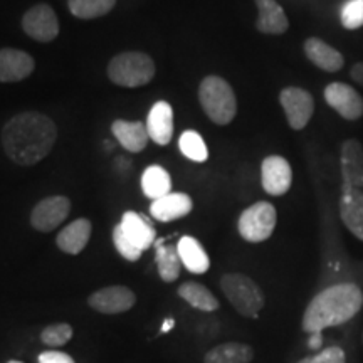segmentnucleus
<instances>
[{
    "instance_id": "1a4fd4ad",
    "label": "nucleus",
    "mask_w": 363,
    "mask_h": 363,
    "mask_svg": "<svg viewBox=\"0 0 363 363\" xmlns=\"http://www.w3.org/2000/svg\"><path fill=\"white\" fill-rule=\"evenodd\" d=\"M71 212V201L65 195H54L40 201L30 214V225L39 233H51L66 220Z\"/></svg>"
},
{
    "instance_id": "9d476101",
    "label": "nucleus",
    "mask_w": 363,
    "mask_h": 363,
    "mask_svg": "<svg viewBox=\"0 0 363 363\" xmlns=\"http://www.w3.org/2000/svg\"><path fill=\"white\" fill-rule=\"evenodd\" d=\"M136 296L126 286H108L88 298V305L103 315H120L135 306Z\"/></svg>"
},
{
    "instance_id": "c9c22d12",
    "label": "nucleus",
    "mask_w": 363,
    "mask_h": 363,
    "mask_svg": "<svg viewBox=\"0 0 363 363\" xmlns=\"http://www.w3.org/2000/svg\"><path fill=\"white\" fill-rule=\"evenodd\" d=\"M321 343H323V337H321V333H313L310 342H308L311 350H318V348H321Z\"/></svg>"
},
{
    "instance_id": "ddd939ff",
    "label": "nucleus",
    "mask_w": 363,
    "mask_h": 363,
    "mask_svg": "<svg viewBox=\"0 0 363 363\" xmlns=\"http://www.w3.org/2000/svg\"><path fill=\"white\" fill-rule=\"evenodd\" d=\"M35 67V61L30 54L19 49H0V83H17L29 78Z\"/></svg>"
},
{
    "instance_id": "20e7f679",
    "label": "nucleus",
    "mask_w": 363,
    "mask_h": 363,
    "mask_svg": "<svg viewBox=\"0 0 363 363\" xmlns=\"http://www.w3.org/2000/svg\"><path fill=\"white\" fill-rule=\"evenodd\" d=\"M220 289L239 315L246 318H257L264 308L266 298L262 289L254 279L240 272H229L220 279Z\"/></svg>"
},
{
    "instance_id": "a878e982",
    "label": "nucleus",
    "mask_w": 363,
    "mask_h": 363,
    "mask_svg": "<svg viewBox=\"0 0 363 363\" xmlns=\"http://www.w3.org/2000/svg\"><path fill=\"white\" fill-rule=\"evenodd\" d=\"M179 296L185 299L190 306L197 308L201 311L211 313L219 310V299L201 283H192V281L184 283L179 288Z\"/></svg>"
},
{
    "instance_id": "f257e3e1",
    "label": "nucleus",
    "mask_w": 363,
    "mask_h": 363,
    "mask_svg": "<svg viewBox=\"0 0 363 363\" xmlns=\"http://www.w3.org/2000/svg\"><path fill=\"white\" fill-rule=\"evenodd\" d=\"M57 138V128L49 116L38 111L16 115L4 125L2 147L13 163L30 167L49 155Z\"/></svg>"
},
{
    "instance_id": "412c9836",
    "label": "nucleus",
    "mask_w": 363,
    "mask_h": 363,
    "mask_svg": "<svg viewBox=\"0 0 363 363\" xmlns=\"http://www.w3.org/2000/svg\"><path fill=\"white\" fill-rule=\"evenodd\" d=\"M91 230H93V225H91V222L88 219H76L57 234V247L61 249L62 252L76 256V254H79L86 246H88Z\"/></svg>"
},
{
    "instance_id": "f704fd0d",
    "label": "nucleus",
    "mask_w": 363,
    "mask_h": 363,
    "mask_svg": "<svg viewBox=\"0 0 363 363\" xmlns=\"http://www.w3.org/2000/svg\"><path fill=\"white\" fill-rule=\"evenodd\" d=\"M350 74H352V79L355 81V83L363 86V62H357V65L352 67Z\"/></svg>"
},
{
    "instance_id": "4c0bfd02",
    "label": "nucleus",
    "mask_w": 363,
    "mask_h": 363,
    "mask_svg": "<svg viewBox=\"0 0 363 363\" xmlns=\"http://www.w3.org/2000/svg\"><path fill=\"white\" fill-rule=\"evenodd\" d=\"M298 363H315V360H313V357H306L303 358V360H299Z\"/></svg>"
},
{
    "instance_id": "39448f33",
    "label": "nucleus",
    "mask_w": 363,
    "mask_h": 363,
    "mask_svg": "<svg viewBox=\"0 0 363 363\" xmlns=\"http://www.w3.org/2000/svg\"><path fill=\"white\" fill-rule=\"evenodd\" d=\"M155 76V62L143 52L118 54L108 65V78L123 88H140Z\"/></svg>"
},
{
    "instance_id": "6e6552de",
    "label": "nucleus",
    "mask_w": 363,
    "mask_h": 363,
    "mask_svg": "<svg viewBox=\"0 0 363 363\" xmlns=\"http://www.w3.org/2000/svg\"><path fill=\"white\" fill-rule=\"evenodd\" d=\"M279 103L293 130H303L310 123L313 111H315V99L306 89L286 88L281 91Z\"/></svg>"
},
{
    "instance_id": "f03ea898",
    "label": "nucleus",
    "mask_w": 363,
    "mask_h": 363,
    "mask_svg": "<svg viewBox=\"0 0 363 363\" xmlns=\"http://www.w3.org/2000/svg\"><path fill=\"white\" fill-rule=\"evenodd\" d=\"M363 306V293L357 284L340 283L323 289L311 299L303 315L306 333H321L325 328L350 321Z\"/></svg>"
},
{
    "instance_id": "f8f14e48",
    "label": "nucleus",
    "mask_w": 363,
    "mask_h": 363,
    "mask_svg": "<svg viewBox=\"0 0 363 363\" xmlns=\"http://www.w3.org/2000/svg\"><path fill=\"white\" fill-rule=\"evenodd\" d=\"M262 189L269 195L279 197L291 189L293 170L288 160L279 155H271L264 158L261 165Z\"/></svg>"
},
{
    "instance_id": "2eb2a0df",
    "label": "nucleus",
    "mask_w": 363,
    "mask_h": 363,
    "mask_svg": "<svg viewBox=\"0 0 363 363\" xmlns=\"http://www.w3.org/2000/svg\"><path fill=\"white\" fill-rule=\"evenodd\" d=\"M147 131L150 140H153L157 145L170 143L174 136V110L170 103L158 101L153 104V108L148 113L147 118Z\"/></svg>"
},
{
    "instance_id": "cd10ccee",
    "label": "nucleus",
    "mask_w": 363,
    "mask_h": 363,
    "mask_svg": "<svg viewBox=\"0 0 363 363\" xmlns=\"http://www.w3.org/2000/svg\"><path fill=\"white\" fill-rule=\"evenodd\" d=\"M67 6L78 19H96L106 16L116 6V0H67Z\"/></svg>"
},
{
    "instance_id": "4be33fe9",
    "label": "nucleus",
    "mask_w": 363,
    "mask_h": 363,
    "mask_svg": "<svg viewBox=\"0 0 363 363\" xmlns=\"http://www.w3.org/2000/svg\"><path fill=\"white\" fill-rule=\"evenodd\" d=\"M120 225L126 234V238H128L142 252L147 251V249L153 244V240H155V229H153L142 216L136 214V212H125L123 217H121Z\"/></svg>"
},
{
    "instance_id": "0eeeda50",
    "label": "nucleus",
    "mask_w": 363,
    "mask_h": 363,
    "mask_svg": "<svg viewBox=\"0 0 363 363\" xmlns=\"http://www.w3.org/2000/svg\"><path fill=\"white\" fill-rule=\"evenodd\" d=\"M24 33L39 43H51L59 34V21L56 12L48 4L30 7L22 17Z\"/></svg>"
},
{
    "instance_id": "5701e85b",
    "label": "nucleus",
    "mask_w": 363,
    "mask_h": 363,
    "mask_svg": "<svg viewBox=\"0 0 363 363\" xmlns=\"http://www.w3.org/2000/svg\"><path fill=\"white\" fill-rule=\"evenodd\" d=\"M177 251H179L182 264L194 274H203L211 267V259H208L206 249L195 238L184 235L177 244Z\"/></svg>"
},
{
    "instance_id": "b1692460",
    "label": "nucleus",
    "mask_w": 363,
    "mask_h": 363,
    "mask_svg": "<svg viewBox=\"0 0 363 363\" xmlns=\"http://www.w3.org/2000/svg\"><path fill=\"white\" fill-rule=\"evenodd\" d=\"M254 350L246 343L229 342L211 348L203 357V363H251Z\"/></svg>"
},
{
    "instance_id": "6ab92c4d",
    "label": "nucleus",
    "mask_w": 363,
    "mask_h": 363,
    "mask_svg": "<svg viewBox=\"0 0 363 363\" xmlns=\"http://www.w3.org/2000/svg\"><path fill=\"white\" fill-rule=\"evenodd\" d=\"M113 135L118 140L125 150L131 153H140L147 148L148 145V131L147 125L140 123V121H126V120H116L111 125Z\"/></svg>"
},
{
    "instance_id": "e433bc0d",
    "label": "nucleus",
    "mask_w": 363,
    "mask_h": 363,
    "mask_svg": "<svg viewBox=\"0 0 363 363\" xmlns=\"http://www.w3.org/2000/svg\"><path fill=\"white\" fill-rule=\"evenodd\" d=\"M174 326H175V320H172V318H169V320L163 321V325H162V333H167V331H170L172 328H174Z\"/></svg>"
},
{
    "instance_id": "bb28decb",
    "label": "nucleus",
    "mask_w": 363,
    "mask_h": 363,
    "mask_svg": "<svg viewBox=\"0 0 363 363\" xmlns=\"http://www.w3.org/2000/svg\"><path fill=\"white\" fill-rule=\"evenodd\" d=\"M155 261L158 267V274L165 283H174L179 279L182 269V259L175 246H162V240H158V247L155 254Z\"/></svg>"
},
{
    "instance_id": "7ed1b4c3",
    "label": "nucleus",
    "mask_w": 363,
    "mask_h": 363,
    "mask_svg": "<svg viewBox=\"0 0 363 363\" xmlns=\"http://www.w3.org/2000/svg\"><path fill=\"white\" fill-rule=\"evenodd\" d=\"M202 110L216 125H229L238 113L234 89L219 76H207L199 88Z\"/></svg>"
},
{
    "instance_id": "58836bf2",
    "label": "nucleus",
    "mask_w": 363,
    "mask_h": 363,
    "mask_svg": "<svg viewBox=\"0 0 363 363\" xmlns=\"http://www.w3.org/2000/svg\"><path fill=\"white\" fill-rule=\"evenodd\" d=\"M7 363H22V362H19V360H11V362H7Z\"/></svg>"
},
{
    "instance_id": "ea45409f",
    "label": "nucleus",
    "mask_w": 363,
    "mask_h": 363,
    "mask_svg": "<svg viewBox=\"0 0 363 363\" xmlns=\"http://www.w3.org/2000/svg\"><path fill=\"white\" fill-rule=\"evenodd\" d=\"M362 340H363V335H362Z\"/></svg>"
},
{
    "instance_id": "72a5a7b5",
    "label": "nucleus",
    "mask_w": 363,
    "mask_h": 363,
    "mask_svg": "<svg viewBox=\"0 0 363 363\" xmlns=\"http://www.w3.org/2000/svg\"><path fill=\"white\" fill-rule=\"evenodd\" d=\"M38 360L39 363H76L69 355H67V353L54 352V350L40 353Z\"/></svg>"
},
{
    "instance_id": "dca6fc26",
    "label": "nucleus",
    "mask_w": 363,
    "mask_h": 363,
    "mask_svg": "<svg viewBox=\"0 0 363 363\" xmlns=\"http://www.w3.org/2000/svg\"><path fill=\"white\" fill-rule=\"evenodd\" d=\"M192 207V199H190L187 194L172 192L169 195H165V197L153 201L152 206H150V212H152V216L155 217L157 220L172 222L189 216Z\"/></svg>"
},
{
    "instance_id": "f3484780",
    "label": "nucleus",
    "mask_w": 363,
    "mask_h": 363,
    "mask_svg": "<svg viewBox=\"0 0 363 363\" xmlns=\"http://www.w3.org/2000/svg\"><path fill=\"white\" fill-rule=\"evenodd\" d=\"M342 175L345 185L363 189V147L358 140L342 145Z\"/></svg>"
},
{
    "instance_id": "c756f323",
    "label": "nucleus",
    "mask_w": 363,
    "mask_h": 363,
    "mask_svg": "<svg viewBox=\"0 0 363 363\" xmlns=\"http://www.w3.org/2000/svg\"><path fill=\"white\" fill-rule=\"evenodd\" d=\"M72 338V326L69 323H56L45 326L40 333V342L48 347H65Z\"/></svg>"
},
{
    "instance_id": "a211bd4d",
    "label": "nucleus",
    "mask_w": 363,
    "mask_h": 363,
    "mask_svg": "<svg viewBox=\"0 0 363 363\" xmlns=\"http://www.w3.org/2000/svg\"><path fill=\"white\" fill-rule=\"evenodd\" d=\"M257 16L256 29L262 34L279 35L284 34L289 27V21L286 17L283 7L276 0H256Z\"/></svg>"
},
{
    "instance_id": "aec40b11",
    "label": "nucleus",
    "mask_w": 363,
    "mask_h": 363,
    "mask_svg": "<svg viewBox=\"0 0 363 363\" xmlns=\"http://www.w3.org/2000/svg\"><path fill=\"white\" fill-rule=\"evenodd\" d=\"M305 54L313 65L326 72H337L345 65L342 52H338L337 49L318 38H310L305 40Z\"/></svg>"
},
{
    "instance_id": "4468645a",
    "label": "nucleus",
    "mask_w": 363,
    "mask_h": 363,
    "mask_svg": "<svg viewBox=\"0 0 363 363\" xmlns=\"http://www.w3.org/2000/svg\"><path fill=\"white\" fill-rule=\"evenodd\" d=\"M340 217L345 227L363 240V190L343 184L342 199H340Z\"/></svg>"
},
{
    "instance_id": "2f4dec72",
    "label": "nucleus",
    "mask_w": 363,
    "mask_h": 363,
    "mask_svg": "<svg viewBox=\"0 0 363 363\" xmlns=\"http://www.w3.org/2000/svg\"><path fill=\"white\" fill-rule=\"evenodd\" d=\"M113 242H115L118 252H120L126 261H138L140 257H142V251L126 238V234L123 233L120 224L115 225V229H113Z\"/></svg>"
},
{
    "instance_id": "393cba45",
    "label": "nucleus",
    "mask_w": 363,
    "mask_h": 363,
    "mask_svg": "<svg viewBox=\"0 0 363 363\" xmlns=\"http://www.w3.org/2000/svg\"><path fill=\"white\" fill-rule=\"evenodd\" d=\"M142 190L152 201L172 194V177L163 167L150 165L142 175Z\"/></svg>"
},
{
    "instance_id": "473e14b6",
    "label": "nucleus",
    "mask_w": 363,
    "mask_h": 363,
    "mask_svg": "<svg viewBox=\"0 0 363 363\" xmlns=\"http://www.w3.org/2000/svg\"><path fill=\"white\" fill-rule=\"evenodd\" d=\"M315 363H347V357H345L343 348L340 347H330L321 350L318 355H313Z\"/></svg>"
},
{
    "instance_id": "423d86ee",
    "label": "nucleus",
    "mask_w": 363,
    "mask_h": 363,
    "mask_svg": "<svg viewBox=\"0 0 363 363\" xmlns=\"http://www.w3.org/2000/svg\"><path fill=\"white\" fill-rule=\"evenodd\" d=\"M278 214L269 202H256L247 207L239 217L238 229L240 238L247 242H262L271 238L274 233Z\"/></svg>"
},
{
    "instance_id": "7c9ffc66",
    "label": "nucleus",
    "mask_w": 363,
    "mask_h": 363,
    "mask_svg": "<svg viewBox=\"0 0 363 363\" xmlns=\"http://www.w3.org/2000/svg\"><path fill=\"white\" fill-rule=\"evenodd\" d=\"M342 24L345 29L355 30L363 26V0H348L342 9Z\"/></svg>"
},
{
    "instance_id": "9b49d317",
    "label": "nucleus",
    "mask_w": 363,
    "mask_h": 363,
    "mask_svg": "<svg viewBox=\"0 0 363 363\" xmlns=\"http://www.w3.org/2000/svg\"><path fill=\"white\" fill-rule=\"evenodd\" d=\"M325 99L340 116L355 121L363 116V98L345 83H331L325 88Z\"/></svg>"
},
{
    "instance_id": "c85d7f7f",
    "label": "nucleus",
    "mask_w": 363,
    "mask_h": 363,
    "mask_svg": "<svg viewBox=\"0 0 363 363\" xmlns=\"http://www.w3.org/2000/svg\"><path fill=\"white\" fill-rule=\"evenodd\" d=\"M179 148L180 152L184 153V157H187L189 160L197 162V163H203L207 162L208 158V150L207 145L203 142V138L197 131H185L182 133L180 140H179Z\"/></svg>"
}]
</instances>
